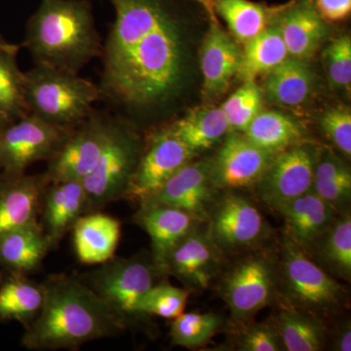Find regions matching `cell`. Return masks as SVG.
I'll list each match as a JSON object with an SVG mask.
<instances>
[{
  "label": "cell",
  "instance_id": "6da1fadb",
  "mask_svg": "<svg viewBox=\"0 0 351 351\" xmlns=\"http://www.w3.org/2000/svg\"><path fill=\"white\" fill-rule=\"evenodd\" d=\"M115 19L104 49L101 91L125 107L162 103L184 69L179 25L161 0H108Z\"/></svg>",
  "mask_w": 351,
  "mask_h": 351
},
{
  "label": "cell",
  "instance_id": "7a4b0ae2",
  "mask_svg": "<svg viewBox=\"0 0 351 351\" xmlns=\"http://www.w3.org/2000/svg\"><path fill=\"white\" fill-rule=\"evenodd\" d=\"M43 285V307L25 327L21 339L25 350H76L95 339L114 338L127 330L80 276L52 274Z\"/></svg>",
  "mask_w": 351,
  "mask_h": 351
},
{
  "label": "cell",
  "instance_id": "3957f363",
  "mask_svg": "<svg viewBox=\"0 0 351 351\" xmlns=\"http://www.w3.org/2000/svg\"><path fill=\"white\" fill-rule=\"evenodd\" d=\"M24 45L36 64L77 75L101 52L89 1L43 0L27 23Z\"/></svg>",
  "mask_w": 351,
  "mask_h": 351
},
{
  "label": "cell",
  "instance_id": "277c9868",
  "mask_svg": "<svg viewBox=\"0 0 351 351\" xmlns=\"http://www.w3.org/2000/svg\"><path fill=\"white\" fill-rule=\"evenodd\" d=\"M29 112L48 123L73 129L92 114L103 95L100 87L75 73L36 64L25 73Z\"/></svg>",
  "mask_w": 351,
  "mask_h": 351
},
{
  "label": "cell",
  "instance_id": "5b68a950",
  "mask_svg": "<svg viewBox=\"0 0 351 351\" xmlns=\"http://www.w3.org/2000/svg\"><path fill=\"white\" fill-rule=\"evenodd\" d=\"M278 287L288 306L318 317L339 313L348 293L335 277L284 235L278 261Z\"/></svg>",
  "mask_w": 351,
  "mask_h": 351
},
{
  "label": "cell",
  "instance_id": "8992f818",
  "mask_svg": "<svg viewBox=\"0 0 351 351\" xmlns=\"http://www.w3.org/2000/svg\"><path fill=\"white\" fill-rule=\"evenodd\" d=\"M78 276L107 304L126 329L141 326L149 319L140 313L138 304L157 279L162 277L147 253L130 258L114 256L98 269Z\"/></svg>",
  "mask_w": 351,
  "mask_h": 351
},
{
  "label": "cell",
  "instance_id": "52a82bcc",
  "mask_svg": "<svg viewBox=\"0 0 351 351\" xmlns=\"http://www.w3.org/2000/svg\"><path fill=\"white\" fill-rule=\"evenodd\" d=\"M278 289V258L256 251L240 258L226 272L219 293L235 325H242L271 304Z\"/></svg>",
  "mask_w": 351,
  "mask_h": 351
},
{
  "label": "cell",
  "instance_id": "ba28073f",
  "mask_svg": "<svg viewBox=\"0 0 351 351\" xmlns=\"http://www.w3.org/2000/svg\"><path fill=\"white\" fill-rule=\"evenodd\" d=\"M142 152L135 135L112 121L96 167L82 181L87 196L86 214L103 211L110 203L126 199Z\"/></svg>",
  "mask_w": 351,
  "mask_h": 351
},
{
  "label": "cell",
  "instance_id": "9c48e42d",
  "mask_svg": "<svg viewBox=\"0 0 351 351\" xmlns=\"http://www.w3.org/2000/svg\"><path fill=\"white\" fill-rule=\"evenodd\" d=\"M73 129L53 125L32 113L16 120L0 131V171L23 174L32 164L49 160Z\"/></svg>",
  "mask_w": 351,
  "mask_h": 351
},
{
  "label": "cell",
  "instance_id": "30bf717a",
  "mask_svg": "<svg viewBox=\"0 0 351 351\" xmlns=\"http://www.w3.org/2000/svg\"><path fill=\"white\" fill-rule=\"evenodd\" d=\"M207 221L212 239L223 254L256 250L270 234V226L257 206L235 193L217 198Z\"/></svg>",
  "mask_w": 351,
  "mask_h": 351
},
{
  "label": "cell",
  "instance_id": "8fae6325",
  "mask_svg": "<svg viewBox=\"0 0 351 351\" xmlns=\"http://www.w3.org/2000/svg\"><path fill=\"white\" fill-rule=\"evenodd\" d=\"M318 156L315 147L302 143L276 154L257 184L261 199L278 210L311 191Z\"/></svg>",
  "mask_w": 351,
  "mask_h": 351
},
{
  "label": "cell",
  "instance_id": "7c38bea8",
  "mask_svg": "<svg viewBox=\"0 0 351 351\" xmlns=\"http://www.w3.org/2000/svg\"><path fill=\"white\" fill-rule=\"evenodd\" d=\"M112 121L90 115L76 126L59 151L47 161L49 182H82L96 167L105 149Z\"/></svg>",
  "mask_w": 351,
  "mask_h": 351
},
{
  "label": "cell",
  "instance_id": "4fadbf2b",
  "mask_svg": "<svg viewBox=\"0 0 351 351\" xmlns=\"http://www.w3.org/2000/svg\"><path fill=\"white\" fill-rule=\"evenodd\" d=\"M195 156L172 129L157 132L141 154L126 199H149Z\"/></svg>",
  "mask_w": 351,
  "mask_h": 351
},
{
  "label": "cell",
  "instance_id": "5bb4252c",
  "mask_svg": "<svg viewBox=\"0 0 351 351\" xmlns=\"http://www.w3.org/2000/svg\"><path fill=\"white\" fill-rule=\"evenodd\" d=\"M274 157V154L254 145L245 135L232 132L218 156L211 161L215 186L217 189H237L255 186Z\"/></svg>",
  "mask_w": 351,
  "mask_h": 351
},
{
  "label": "cell",
  "instance_id": "9a60e30c",
  "mask_svg": "<svg viewBox=\"0 0 351 351\" xmlns=\"http://www.w3.org/2000/svg\"><path fill=\"white\" fill-rule=\"evenodd\" d=\"M223 255L208 226L202 230L198 226L171 252L166 276H175L193 290H204L221 271Z\"/></svg>",
  "mask_w": 351,
  "mask_h": 351
},
{
  "label": "cell",
  "instance_id": "2e32d148",
  "mask_svg": "<svg viewBox=\"0 0 351 351\" xmlns=\"http://www.w3.org/2000/svg\"><path fill=\"white\" fill-rule=\"evenodd\" d=\"M134 219L149 234L152 262L162 277L167 276L166 265L171 252L200 221H204L184 210L151 201L140 203Z\"/></svg>",
  "mask_w": 351,
  "mask_h": 351
},
{
  "label": "cell",
  "instance_id": "e0dca14e",
  "mask_svg": "<svg viewBox=\"0 0 351 351\" xmlns=\"http://www.w3.org/2000/svg\"><path fill=\"white\" fill-rule=\"evenodd\" d=\"M217 191L211 161H191L173 175L156 195L145 201L178 208L206 221L210 209L218 198Z\"/></svg>",
  "mask_w": 351,
  "mask_h": 351
},
{
  "label": "cell",
  "instance_id": "ac0fdd59",
  "mask_svg": "<svg viewBox=\"0 0 351 351\" xmlns=\"http://www.w3.org/2000/svg\"><path fill=\"white\" fill-rule=\"evenodd\" d=\"M45 174L6 175L0 179V235L39 221Z\"/></svg>",
  "mask_w": 351,
  "mask_h": 351
},
{
  "label": "cell",
  "instance_id": "d6986e66",
  "mask_svg": "<svg viewBox=\"0 0 351 351\" xmlns=\"http://www.w3.org/2000/svg\"><path fill=\"white\" fill-rule=\"evenodd\" d=\"M87 196L82 182H49L41 203L40 223L52 250L56 249L76 221L86 214Z\"/></svg>",
  "mask_w": 351,
  "mask_h": 351
},
{
  "label": "cell",
  "instance_id": "ffe728a7",
  "mask_svg": "<svg viewBox=\"0 0 351 351\" xmlns=\"http://www.w3.org/2000/svg\"><path fill=\"white\" fill-rule=\"evenodd\" d=\"M277 211L284 219V235L307 255L339 215L313 191L289 201Z\"/></svg>",
  "mask_w": 351,
  "mask_h": 351
},
{
  "label": "cell",
  "instance_id": "44dd1931",
  "mask_svg": "<svg viewBox=\"0 0 351 351\" xmlns=\"http://www.w3.org/2000/svg\"><path fill=\"white\" fill-rule=\"evenodd\" d=\"M71 232L78 261L85 265H101L114 257L121 223L101 211L92 212L80 217Z\"/></svg>",
  "mask_w": 351,
  "mask_h": 351
},
{
  "label": "cell",
  "instance_id": "7402d4cb",
  "mask_svg": "<svg viewBox=\"0 0 351 351\" xmlns=\"http://www.w3.org/2000/svg\"><path fill=\"white\" fill-rule=\"evenodd\" d=\"M241 55L233 39L219 25H212L201 50L203 88L208 95L225 93L239 73Z\"/></svg>",
  "mask_w": 351,
  "mask_h": 351
},
{
  "label": "cell",
  "instance_id": "603a6c76",
  "mask_svg": "<svg viewBox=\"0 0 351 351\" xmlns=\"http://www.w3.org/2000/svg\"><path fill=\"white\" fill-rule=\"evenodd\" d=\"M277 25L289 57L302 61L313 56L327 34L325 21L311 0H301L289 8Z\"/></svg>",
  "mask_w": 351,
  "mask_h": 351
},
{
  "label": "cell",
  "instance_id": "cb8c5ba5",
  "mask_svg": "<svg viewBox=\"0 0 351 351\" xmlns=\"http://www.w3.org/2000/svg\"><path fill=\"white\" fill-rule=\"evenodd\" d=\"M52 247L40 223L16 228L0 235V267L29 274L40 267Z\"/></svg>",
  "mask_w": 351,
  "mask_h": 351
},
{
  "label": "cell",
  "instance_id": "d4e9b609",
  "mask_svg": "<svg viewBox=\"0 0 351 351\" xmlns=\"http://www.w3.org/2000/svg\"><path fill=\"white\" fill-rule=\"evenodd\" d=\"M43 302V283L19 272L0 274V322L18 321L25 327L38 315Z\"/></svg>",
  "mask_w": 351,
  "mask_h": 351
},
{
  "label": "cell",
  "instance_id": "484cf974",
  "mask_svg": "<svg viewBox=\"0 0 351 351\" xmlns=\"http://www.w3.org/2000/svg\"><path fill=\"white\" fill-rule=\"evenodd\" d=\"M317 263L336 279L350 282L351 279V217L346 211L338 215L331 226L317 240L309 253Z\"/></svg>",
  "mask_w": 351,
  "mask_h": 351
},
{
  "label": "cell",
  "instance_id": "4316f807",
  "mask_svg": "<svg viewBox=\"0 0 351 351\" xmlns=\"http://www.w3.org/2000/svg\"><path fill=\"white\" fill-rule=\"evenodd\" d=\"M314 76L306 61L288 57L274 71L265 82L267 100L283 107H298L313 93Z\"/></svg>",
  "mask_w": 351,
  "mask_h": 351
},
{
  "label": "cell",
  "instance_id": "83f0119b",
  "mask_svg": "<svg viewBox=\"0 0 351 351\" xmlns=\"http://www.w3.org/2000/svg\"><path fill=\"white\" fill-rule=\"evenodd\" d=\"M279 338L286 351H318L327 341L324 320L302 309L284 307L276 323Z\"/></svg>",
  "mask_w": 351,
  "mask_h": 351
},
{
  "label": "cell",
  "instance_id": "f1b7e54d",
  "mask_svg": "<svg viewBox=\"0 0 351 351\" xmlns=\"http://www.w3.org/2000/svg\"><path fill=\"white\" fill-rule=\"evenodd\" d=\"M193 154L213 147L230 132L221 107L195 108L171 127Z\"/></svg>",
  "mask_w": 351,
  "mask_h": 351
},
{
  "label": "cell",
  "instance_id": "f546056e",
  "mask_svg": "<svg viewBox=\"0 0 351 351\" xmlns=\"http://www.w3.org/2000/svg\"><path fill=\"white\" fill-rule=\"evenodd\" d=\"M244 135L260 149L276 156L293 145L301 144L304 129L288 115L265 110L253 119Z\"/></svg>",
  "mask_w": 351,
  "mask_h": 351
},
{
  "label": "cell",
  "instance_id": "4dcf8cb0",
  "mask_svg": "<svg viewBox=\"0 0 351 351\" xmlns=\"http://www.w3.org/2000/svg\"><path fill=\"white\" fill-rule=\"evenodd\" d=\"M289 57L287 47L278 25L267 27L258 36L245 43L239 73L244 82L270 73Z\"/></svg>",
  "mask_w": 351,
  "mask_h": 351
},
{
  "label": "cell",
  "instance_id": "1f68e13d",
  "mask_svg": "<svg viewBox=\"0 0 351 351\" xmlns=\"http://www.w3.org/2000/svg\"><path fill=\"white\" fill-rule=\"evenodd\" d=\"M19 46L9 44L0 52V110L12 121L29 114L25 73L17 63Z\"/></svg>",
  "mask_w": 351,
  "mask_h": 351
},
{
  "label": "cell",
  "instance_id": "d6a6232c",
  "mask_svg": "<svg viewBox=\"0 0 351 351\" xmlns=\"http://www.w3.org/2000/svg\"><path fill=\"white\" fill-rule=\"evenodd\" d=\"M217 10L241 43H248L267 27V10L249 0H218Z\"/></svg>",
  "mask_w": 351,
  "mask_h": 351
},
{
  "label": "cell",
  "instance_id": "836d02e7",
  "mask_svg": "<svg viewBox=\"0 0 351 351\" xmlns=\"http://www.w3.org/2000/svg\"><path fill=\"white\" fill-rule=\"evenodd\" d=\"M173 320L171 341L186 348L204 346L223 326L221 316L213 313H184Z\"/></svg>",
  "mask_w": 351,
  "mask_h": 351
},
{
  "label": "cell",
  "instance_id": "e575fe53",
  "mask_svg": "<svg viewBox=\"0 0 351 351\" xmlns=\"http://www.w3.org/2000/svg\"><path fill=\"white\" fill-rule=\"evenodd\" d=\"M262 107L263 91L255 82H245L221 106L230 131L239 133H244Z\"/></svg>",
  "mask_w": 351,
  "mask_h": 351
},
{
  "label": "cell",
  "instance_id": "d590c367",
  "mask_svg": "<svg viewBox=\"0 0 351 351\" xmlns=\"http://www.w3.org/2000/svg\"><path fill=\"white\" fill-rule=\"evenodd\" d=\"M189 290L171 284L162 282L154 284L138 304V311L149 318L158 316L167 319H175L184 313L189 299Z\"/></svg>",
  "mask_w": 351,
  "mask_h": 351
},
{
  "label": "cell",
  "instance_id": "8d00e7d4",
  "mask_svg": "<svg viewBox=\"0 0 351 351\" xmlns=\"http://www.w3.org/2000/svg\"><path fill=\"white\" fill-rule=\"evenodd\" d=\"M328 78L336 89L350 91L351 87V38L348 34L339 36L323 54Z\"/></svg>",
  "mask_w": 351,
  "mask_h": 351
},
{
  "label": "cell",
  "instance_id": "74e56055",
  "mask_svg": "<svg viewBox=\"0 0 351 351\" xmlns=\"http://www.w3.org/2000/svg\"><path fill=\"white\" fill-rule=\"evenodd\" d=\"M326 137L346 157L351 156V112L346 107L329 108L320 119Z\"/></svg>",
  "mask_w": 351,
  "mask_h": 351
},
{
  "label": "cell",
  "instance_id": "f35d334b",
  "mask_svg": "<svg viewBox=\"0 0 351 351\" xmlns=\"http://www.w3.org/2000/svg\"><path fill=\"white\" fill-rule=\"evenodd\" d=\"M239 350L242 351H280L282 343L274 323L263 322L245 328L239 339Z\"/></svg>",
  "mask_w": 351,
  "mask_h": 351
},
{
  "label": "cell",
  "instance_id": "ab89813d",
  "mask_svg": "<svg viewBox=\"0 0 351 351\" xmlns=\"http://www.w3.org/2000/svg\"><path fill=\"white\" fill-rule=\"evenodd\" d=\"M315 7L324 21L339 22L351 12V0H316Z\"/></svg>",
  "mask_w": 351,
  "mask_h": 351
},
{
  "label": "cell",
  "instance_id": "60d3db41",
  "mask_svg": "<svg viewBox=\"0 0 351 351\" xmlns=\"http://www.w3.org/2000/svg\"><path fill=\"white\" fill-rule=\"evenodd\" d=\"M332 350L336 351L351 350V327L350 320H343L337 325L332 332Z\"/></svg>",
  "mask_w": 351,
  "mask_h": 351
},
{
  "label": "cell",
  "instance_id": "b9f144b4",
  "mask_svg": "<svg viewBox=\"0 0 351 351\" xmlns=\"http://www.w3.org/2000/svg\"><path fill=\"white\" fill-rule=\"evenodd\" d=\"M12 122L14 121L9 119L5 113L0 110V131H1L2 129L5 128L6 126H8L9 124L12 123Z\"/></svg>",
  "mask_w": 351,
  "mask_h": 351
},
{
  "label": "cell",
  "instance_id": "7bdbcfd3",
  "mask_svg": "<svg viewBox=\"0 0 351 351\" xmlns=\"http://www.w3.org/2000/svg\"><path fill=\"white\" fill-rule=\"evenodd\" d=\"M10 43H7L5 40H4L3 38L0 36V52H1L2 50L5 49L7 46L9 45Z\"/></svg>",
  "mask_w": 351,
  "mask_h": 351
},
{
  "label": "cell",
  "instance_id": "ee69618b",
  "mask_svg": "<svg viewBox=\"0 0 351 351\" xmlns=\"http://www.w3.org/2000/svg\"><path fill=\"white\" fill-rule=\"evenodd\" d=\"M1 177H2V172H1V171H0V179H1Z\"/></svg>",
  "mask_w": 351,
  "mask_h": 351
}]
</instances>
